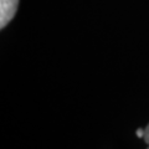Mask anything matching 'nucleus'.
Wrapping results in <instances>:
<instances>
[{
	"mask_svg": "<svg viewBox=\"0 0 149 149\" xmlns=\"http://www.w3.org/2000/svg\"><path fill=\"white\" fill-rule=\"evenodd\" d=\"M143 138H144V141H146V143L149 146V124L146 127V129H144V137Z\"/></svg>",
	"mask_w": 149,
	"mask_h": 149,
	"instance_id": "f03ea898",
	"label": "nucleus"
},
{
	"mask_svg": "<svg viewBox=\"0 0 149 149\" xmlns=\"http://www.w3.org/2000/svg\"><path fill=\"white\" fill-rule=\"evenodd\" d=\"M147 149H149V146H148V148H147Z\"/></svg>",
	"mask_w": 149,
	"mask_h": 149,
	"instance_id": "20e7f679",
	"label": "nucleus"
},
{
	"mask_svg": "<svg viewBox=\"0 0 149 149\" xmlns=\"http://www.w3.org/2000/svg\"><path fill=\"white\" fill-rule=\"evenodd\" d=\"M19 0H0V27L4 29L15 16Z\"/></svg>",
	"mask_w": 149,
	"mask_h": 149,
	"instance_id": "f257e3e1",
	"label": "nucleus"
},
{
	"mask_svg": "<svg viewBox=\"0 0 149 149\" xmlns=\"http://www.w3.org/2000/svg\"><path fill=\"white\" fill-rule=\"evenodd\" d=\"M137 136H138L139 138H143V137H144V129L139 128V129L137 130Z\"/></svg>",
	"mask_w": 149,
	"mask_h": 149,
	"instance_id": "7ed1b4c3",
	"label": "nucleus"
}]
</instances>
